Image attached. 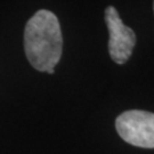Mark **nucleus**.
Instances as JSON below:
<instances>
[{
  "instance_id": "obj_1",
  "label": "nucleus",
  "mask_w": 154,
  "mask_h": 154,
  "mask_svg": "<svg viewBox=\"0 0 154 154\" xmlns=\"http://www.w3.org/2000/svg\"><path fill=\"white\" fill-rule=\"evenodd\" d=\"M24 50L37 71L55 70L63 53V35L54 13L40 9L29 20L24 30Z\"/></svg>"
},
{
  "instance_id": "obj_2",
  "label": "nucleus",
  "mask_w": 154,
  "mask_h": 154,
  "mask_svg": "<svg viewBox=\"0 0 154 154\" xmlns=\"http://www.w3.org/2000/svg\"><path fill=\"white\" fill-rule=\"evenodd\" d=\"M116 129L126 143L154 149V113L143 110L125 111L116 119Z\"/></svg>"
},
{
  "instance_id": "obj_3",
  "label": "nucleus",
  "mask_w": 154,
  "mask_h": 154,
  "mask_svg": "<svg viewBox=\"0 0 154 154\" xmlns=\"http://www.w3.org/2000/svg\"><path fill=\"white\" fill-rule=\"evenodd\" d=\"M106 26L110 34L109 53L116 64H125L132 54L136 46V33L131 28L123 24L119 13L113 6H109L104 13Z\"/></svg>"
},
{
  "instance_id": "obj_4",
  "label": "nucleus",
  "mask_w": 154,
  "mask_h": 154,
  "mask_svg": "<svg viewBox=\"0 0 154 154\" xmlns=\"http://www.w3.org/2000/svg\"><path fill=\"white\" fill-rule=\"evenodd\" d=\"M153 11H154V0H153Z\"/></svg>"
}]
</instances>
